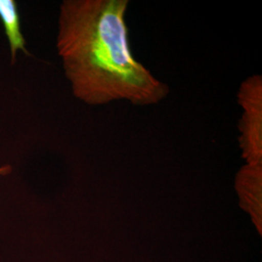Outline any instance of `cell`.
I'll use <instances>...</instances> for the list:
<instances>
[{
  "instance_id": "6da1fadb",
  "label": "cell",
  "mask_w": 262,
  "mask_h": 262,
  "mask_svg": "<svg viewBox=\"0 0 262 262\" xmlns=\"http://www.w3.org/2000/svg\"><path fill=\"white\" fill-rule=\"evenodd\" d=\"M128 0H63L56 51L71 92L89 106L163 101L168 84L133 55L126 24Z\"/></svg>"
},
{
  "instance_id": "7a4b0ae2",
  "label": "cell",
  "mask_w": 262,
  "mask_h": 262,
  "mask_svg": "<svg viewBox=\"0 0 262 262\" xmlns=\"http://www.w3.org/2000/svg\"><path fill=\"white\" fill-rule=\"evenodd\" d=\"M242 108L238 129L239 148L246 164H262V76H250L237 94Z\"/></svg>"
},
{
  "instance_id": "3957f363",
  "label": "cell",
  "mask_w": 262,
  "mask_h": 262,
  "mask_svg": "<svg viewBox=\"0 0 262 262\" xmlns=\"http://www.w3.org/2000/svg\"><path fill=\"white\" fill-rule=\"evenodd\" d=\"M262 164H246L237 176V188L244 205L256 219L261 214Z\"/></svg>"
},
{
  "instance_id": "277c9868",
  "label": "cell",
  "mask_w": 262,
  "mask_h": 262,
  "mask_svg": "<svg viewBox=\"0 0 262 262\" xmlns=\"http://www.w3.org/2000/svg\"><path fill=\"white\" fill-rule=\"evenodd\" d=\"M0 19L8 40L12 64L16 62L19 52L28 54L27 42L20 29L18 4L15 0H0Z\"/></svg>"
},
{
  "instance_id": "5b68a950",
  "label": "cell",
  "mask_w": 262,
  "mask_h": 262,
  "mask_svg": "<svg viewBox=\"0 0 262 262\" xmlns=\"http://www.w3.org/2000/svg\"><path fill=\"white\" fill-rule=\"evenodd\" d=\"M13 171L12 166L9 164H6V165H3V166H0V177H4V176H8Z\"/></svg>"
}]
</instances>
